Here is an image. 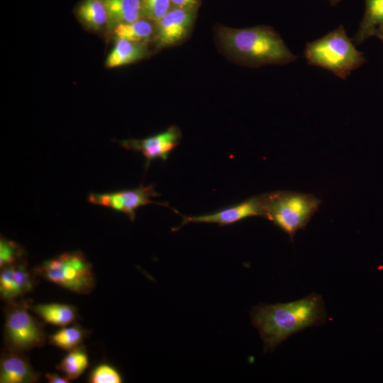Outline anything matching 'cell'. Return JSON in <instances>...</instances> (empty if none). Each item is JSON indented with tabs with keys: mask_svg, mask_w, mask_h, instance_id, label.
I'll list each match as a JSON object with an SVG mask.
<instances>
[{
	"mask_svg": "<svg viewBox=\"0 0 383 383\" xmlns=\"http://www.w3.org/2000/svg\"><path fill=\"white\" fill-rule=\"evenodd\" d=\"M28 301H6L4 308V340L5 349L24 353L42 347L46 340L43 324L33 316Z\"/></svg>",
	"mask_w": 383,
	"mask_h": 383,
	"instance_id": "6",
	"label": "cell"
},
{
	"mask_svg": "<svg viewBox=\"0 0 383 383\" xmlns=\"http://www.w3.org/2000/svg\"><path fill=\"white\" fill-rule=\"evenodd\" d=\"M38 373L23 353L5 349L1 355V383H33L38 381Z\"/></svg>",
	"mask_w": 383,
	"mask_h": 383,
	"instance_id": "12",
	"label": "cell"
},
{
	"mask_svg": "<svg viewBox=\"0 0 383 383\" xmlns=\"http://www.w3.org/2000/svg\"><path fill=\"white\" fill-rule=\"evenodd\" d=\"M45 376L50 383H67L70 380L67 376H61L57 373H46Z\"/></svg>",
	"mask_w": 383,
	"mask_h": 383,
	"instance_id": "25",
	"label": "cell"
},
{
	"mask_svg": "<svg viewBox=\"0 0 383 383\" xmlns=\"http://www.w3.org/2000/svg\"><path fill=\"white\" fill-rule=\"evenodd\" d=\"M28 307L45 322L61 327L73 323L77 316V309L67 304H28Z\"/></svg>",
	"mask_w": 383,
	"mask_h": 383,
	"instance_id": "14",
	"label": "cell"
},
{
	"mask_svg": "<svg viewBox=\"0 0 383 383\" xmlns=\"http://www.w3.org/2000/svg\"><path fill=\"white\" fill-rule=\"evenodd\" d=\"M181 132L174 126L165 131L146 138L129 139L120 141L121 145L128 150L140 152L145 159V168L154 160L165 161L170 152L179 145Z\"/></svg>",
	"mask_w": 383,
	"mask_h": 383,
	"instance_id": "9",
	"label": "cell"
},
{
	"mask_svg": "<svg viewBox=\"0 0 383 383\" xmlns=\"http://www.w3.org/2000/svg\"><path fill=\"white\" fill-rule=\"evenodd\" d=\"M1 270L0 295L3 300L17 299L33 289L35 274L28 270L25 258Z\"/></svg>",
	"mask_w": 383,
	"mask_h": 383,
	"instance_id": "11",
	"label": "cell"
},
{
	"mask_svg": "<svg viewBox=\"0 0 383 383\" xmlns=\"http://www.w3.org/2000/svg\"><path fill=\"white\" fill-rule=\"evenodd\" d=\"M87 331L79 325L64 326L48 337L50 344L70 351L82 345Z\"/></svg>",
	"mask_w": 383,
	"mask_h": 383,
	"instance_id": "19",
	"label": "cell"
},
{
	"mask_svg": "<svg viewBox=\"0 0 383 383\" xmlns=\"http://www.w3.org/2000/svg\"><path fill=\"white\" fill-rule=\"evenodd\" d=\"M266 199L267 194H262L214 213L200 216H182L183 219L180 226L188 223H218L220 226H226L248 217L265 218Z\"/></svg>",
	"mask_w": 383,
	"mask_h": 383,
	"instance_id": "8",
	"label": "cell"
},
{
	"mask_svg": "<svg viewBox=\"0 0 383 383\" xmlns=\"http://www.w3.org/2000/svg\"><path fill=\"white\" fill-rule=\"evenodd\" d=\"M146 55V49L141 43L124 39H116L114 47L106 60V66L109 68L131 64L143 59Z\"/></svg>",
	"mask_w": 383,
	"mask_h": 383,
	"instance_id": "15",
	"label": "cell"
},
{
	"mask_svg": "<svg viewBox=\"0 0 383 383\" xmlns=\"http://www.w3.org/2000/svg\"><path fill=\"white\" fill-rule=\"evenodd\" d=\"M251 318L267 352L273 350L292 335L322 324L326 313L321 296L312 294L289 303L255 306L251 312Z\"/></svg>",
	"mask_w": 383,
	"mask_h": 383,
	"instance_id": "1",
	"label": "cell"
},
{
	"mask_svg": "<svg viewBox=\"0 0 383 383\" xmlns=\"http://www.w3.org/2000/svg\"><path fill=\"white\" fill-rule=\"evenodd\" d=\"M172 8L197 7L199 0H170Z\"/></svg>",
	"mask_w": 383,
	"mask_h": 383,
	"instance_id": "24",
	"label": "cell"
},
{
	"mask_svg": "<svg viewBox=\"0 0 383 383\" xmlns=\"http://www.w3.org/2000/svg\"><path fill=\"white\" fill-rule=\"evenodd\" d=\"M159 195L153 185L141 184L131 189L90 193L87 199L92 204L123 213L133 221L135 220L136 210L141 206L150 204L167 206V204L155 202L151 199Z\"/></svg>",
	"mask_w": 383,
	"mask_h": 383,
	"instance_id": "7",
	"label": "cell"
},
{
	"mask_svg": "<svg viewBox=\"0 0 383 383\" xmlns=\"http://www.w3.org/2000/svg\"><path fill=\"white\" fill-rule=\"evenodd\" d=\"M24 250L16 242L4 237L0 239V268L13 265L24 259Z\"/></svg>",
	"mask_w": 383,
	"mask_h": 383,
	"instance_id": "21",
	"label": "cell"
},
{
	"mask_svg": "<svg viewBox=\"0 0 383 383\" xmlns=\"http://www.w3.org/2000/svg\"><path fill=\"white\" fill-rule=\"evenodd\" d=\"M383 27V0H365V12L354 41L360 44Z\"/></svg>",
	"mask_w": 383,
	"mask_h": 383,
	"instance_id": "16",
	"label": "cell"
},
{
	"mask_svg": "<svg viewBox=\"0 0 383 383\" xmlns=\"http://www.w3.org/2000/svg\"><path fill=\"white\" fill-rule=\"evenodd\" d=\"M143 18L157 23L172 8L170 0H140Z\"/></svg>",
	"mask_w": 383,
	"mask_h": 383,
	"instance_id": "22",
	"label": "cell"
},
{
	"mask_svg": "<svg viewBox=\"0 0 383 383\" xmlns=\"http://www.w3.org/2000/svg\"><path fill=\"white\" fill-rule=\"evenodd\" d=\"M196 8H172L155 23L157 45L160 47L170 46L182 40L195 19Z\"/></svg>",
	"mask_w": 383,
	"mask_h": 383,
	"instance_id": "10",
	"label": "cell"
},
{
	"mask_svg": "<svg viewBox=\"0 0 383 383\" xmlns=\"http://www.w3.org/2000/svg\"><path fill=\"white\" fill-rule=\"evenodd\" d=\"M77 16L92 30H99L107 25L108 14L103 0H83L77 8Z\"/></svg>",
	"mask_w": 383,
	"mask_h": 383,
	"instance_id": "17",
	"label": "cell"
},
{
	"mask_svg": "<svg viewBox=\"0 0 383 383\" xmlns=\"http://www.w3.org/2000/svg\"><path fill=\"white\" fill-rule=\"evenodd\" d=\"M320 204V200L312 194L273 192L267 194L265 218L292 239L299 230L305 228Z\"/></svg>",
	"mask_w": 383,
	"mask_h": 383,
	"instance_id": "4",
	"label": "cell"
},
{
	"mask_svg": "<svg viewBox=\"0 0 383 383\" xmlns=\"http://www.w3.org/2000/svg\"><path fill=\"white\" fill-rule=\"evenodd\" d=\"M305 57L311 65L321 67L346 79L365 59L347 36L343 26L306 45Z\"/></svg>",
	"mask_w": 383,
	"mask_h": 383,
	"instance_id": "3",
	"label": "cell"
},
{
	"mask_svg": "<svg viewBox=\"0 0 383 383\" xmlns=\"http://www.w3.org/2000/svg\"><path fill=\"white\" fill-rule=\"evenodd\" d=\"M33 272L78 294H87L94 288L92 266L79 250L63 252L46 260L36 266Z\"/></svg>",
	"mask_w": 383,
	"mask_h": 383,
	"instance_id": "5",
	"label": "cell"
},
{
	"mask_svg": "<svg viewBox=\"0 0 383 383\" xmlns=\"http://www.w3.org/2000/svg\"><path fill=\"white\" fill-rule=\"evenodd\" d=\"M89 382L91 383H121L122 377L118 370L106 363L95 367L89 374Z\"/></svg>",
	"mask_w": 383,
	"mask_h": 383,
	"instance_id": "23",
	"label": "cell"
},
{
	"mask_svg": "<svg viewBox=\"0 0 383 383\" xmlns=\"http://www.w3.org/2000/svg\"><path fill=\"white\" fill-rule=\"evenodd\" d=\"M219 37L228 51L252 65L286 64L296 59L279 34L269 27L222 28Z\"/></svg>",
	"mask_w": 383,
	"mask_h": 383,
	"instance_id": "2",
	"label": "cell"
},
{
	"mask_svg": "<svg viewBox=\"0 0 383 383\" xmlns=\"http://www.w3.org/2000/svg\"><path fill=\"white\" fill-rule=\"evenodd\" d=\"M341 0H329L330 3L331 4V5L333 6H335L338 3H339Z\"/></svg>",
	"mask_w": 383,
	"mask_h": 383,
	"instance_id": "27",
	"label": "cell"
},
{
	"mask_svg": "<svg viewBox=\"0 0 383 383\" xmlns=\"http://www.w3.org/2000/svg\"><path fill=\"white\" fill-rule=\"evenodd\" d=\"M89 366V357L82 345L69 351L57 369L70 380L78 378Z\"/></svg>",
	"mask_w": 383,
	"mask_h": 383,
	"instance_id": "20",
	"label": "cell"
},
{
	"mask_svg": "<svg viewBox=\"0 0 383 383\" xmlns=\"http://www.w3.org/2000/svg\"><path fill=\"white\" fill-rule=\"evenodd\" d=\"M107 14L109 30L119 24L129 23L143 18L140 0H103Z\"/></svg>",
	"mask_w": 383,
	"mask_h": 383,
	"instance_id": "13",
	"label": "cell"
},
{
	"mask_svg": "<svg viewBox=\"0 0 383 383\" xmlns=\"http://www.w3.org/2000/svg\"><path fill=\"white\" fill-rule=\"evenodd\" d=\"M375 36L378 37L379 39H381L383 41V27L377 30Z\"/></svg>",
	"mask_w": 383,
	"mask_h": 383,
	"instance_id": "26",
	"label": "cell"
},
{
	"mask_svg": "<svg viewBox=\"0 0 383 383\" xmlns=\"http://www.w3.org/2000/svg\"><path fill=\"white\" fill-rule=\"evenodd\" d=\"M152 22L143 17L133 22L118 25L113 33L116 39L141 43L148 40L153 34L155 28Z\"/></svg>",
	"mask_w": 383,
	"mask_h": 383,
	"instance_id": "18",
	"label": "cell"
}]
</instances>
